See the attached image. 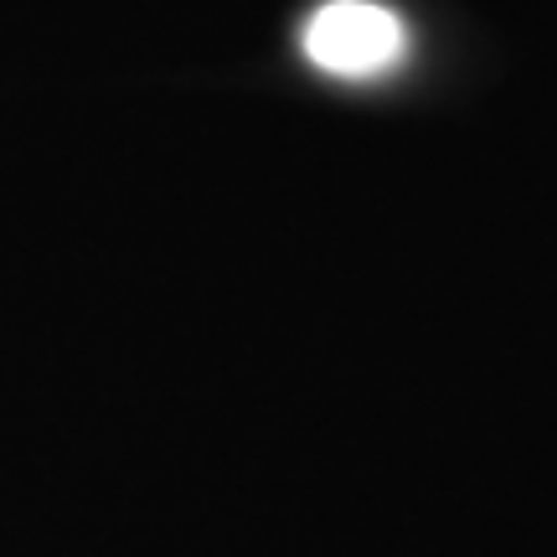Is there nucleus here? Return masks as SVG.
I'll list each match as a JSON object with an SVG mask.
<instances>
[{
	"instance_id": "nucleus-1",
	"label": "nucleus",
	"mask_w": 557,
	"mask_h": 557,
	"mask_svg": "<svg viewBox=\"0 0 557 557\" xmlns=\"http://www.w3.org/2000/svg\"><path fill=\"white\" fill-rule=\"evenodd\" d=\"M408 52L403 21L377 0H331L305 21V58L331 78H382Z\"/></svg>"
}]
</instances>
